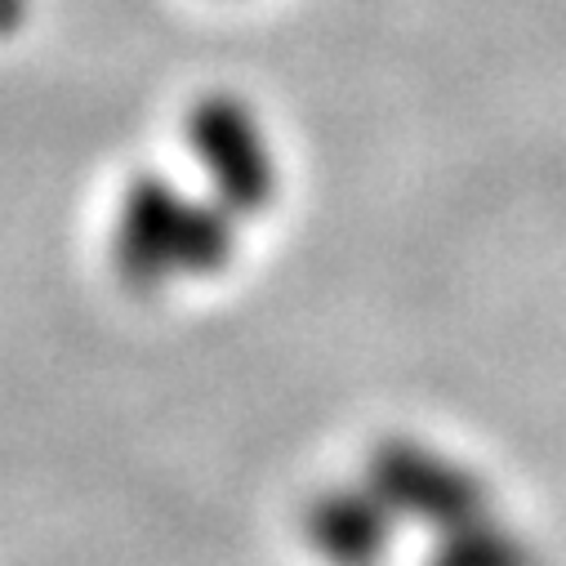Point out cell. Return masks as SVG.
<instances>
[{
  "label": "cell",
  "instance_id": "cell-2",
  "mask_svg": "<svg viewBox=\"0 0 566 566\" xmlns=\"http://www.w3.org/2000/svg\"><path fill=\"white\" fill-rule=\"evenodd\" d=\"M188 144L206 161L219 197L228 210H263L276 188V161L272 144L237 98H206L192 107Z\"/></svg>",
  "mask_w": 566,
  "mask_h": 566
},
{
  "label": "cell",
  "instance_id": "cell-1",
  "mask_svg": "<svg viewBox=\"0 0 566 566\" xmlns=\"http://www.w3.org/2000/svg\"><path fill=\"white\" fill-rule=\"evenodd\" d=\"M116 268L134 286H166L175 276L219 272L232 232L219 210L179 197L166 179H138L116 219Z\"/></svg>",
  "mask_w": 566,
  "mask_h": 566
}]
</instances>
